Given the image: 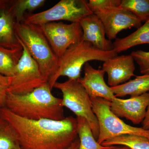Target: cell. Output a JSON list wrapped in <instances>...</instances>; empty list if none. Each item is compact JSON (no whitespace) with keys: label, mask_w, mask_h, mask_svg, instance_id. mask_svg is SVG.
<instances>
[{"label":"cell","mask_w":149,"mask_h":149,"mask_svg":"<svg viewBox=\"0 0 149 149\" xmlns=\"http://www.w3.org/2000/svg\"><path fill=\"white\" fill-rule=\"evenodd\" d=\"M84 75L78 80L87 91L90 97L101 98L111 102L115 97L111 88L104 79V71L96 69L87 63L84 66Z\"/></svg>","instance_id":"obj_13"},{"label":"cell","mask_w":149,"mask_h":149,"mask_svg":"<svg viewBox=\"0 0 149 149\" xmlns=\"http://www.w3.org/2000/svg\"><path fill=\"white\" fill-rule=\"evenodd\" d=\"M76 119L77 136L80 141L78 149H104L107 148L98 143L91 126L85 118L77 117Z\"/></svg>","instance_id":"obj_19"},{"label":"cell","mask_w":149,"mask_h":149,"mask_svg":"<svg viewBox=\"0 0 149 149\" xmlns=\"http://www.w3.org/2000/svg\"><path fill=\"white\" fill-rule=\"evenodd\" d=\"M18 41L23 48L22 54L12 76L8 77L9 85L8 92L24 95L31 93L48 82L27 48Z\"/></svg>","instance_id":"obj_7"},{"label":"cell","mask_w":149,"mask_h":149,"mask_svg":"<svg viewBox=\"0 0 149 149\" xmlns=\"http://www.w3.org/2000/svg\"><path fill=\"white\" fill-rule=\"evenodd\" d=\"M0 116L11 125L21 149H68L78 139L76 118L31 120L0 108Z\"/></svg>","instance_id":"obj_1"},{"label":"cell","mask_w":149,"mask_h":149,"mask_svg":"<svg viewBox=\"0 0 149 149\" xmlns=\"http://www.w3.org/2000/svg\"><path fill=\"white\" fill-rule=\"evenodd\" d=\"M104 149H131L128 147L124 146H112L108 147L107 148Z\"/></svg>","instance_id":"obj_29"},{"label":"cell","mask_w":149,"mask_h":149,"mask_svg":"<svg viewBox=\"0 0 149 149\" xmlns=\"http://www.w3.org/2000/svg\"><path fill=\"white\" fill-rule=\"evenodd\" d=\"M45 0H11L10 9L17 23L24 22L27 12L29 13L42 7Z\"/></svg>","instance_id":"obj_21"},{"label":"cell","mask_w":149,"mask_h":149,"mask_svg":"<svg viewBox=\"0 0 149 149\" xmlns=\"http://www.w3.org/2000/svg\"><path fill=\"white\" fill-rule=\"evenodd\" d=\"M138 65L142 74H149V51H133L130 54Z\"/></svg>","instance_id":"obj_25"},{"label":"cell","mask_w":149,"mask_h":149,"mask_svg":"<svg viewBox=\"0 0 149 149\" xmlns=\"http://www.w3.org/2000/svg\"><path fill=\"white\" fill-rule=\"evenodd\" d=\"M88 5L92 12L96 14L107 10L120 6V0H90Z\"/></svg>","instance_id":"obj_24"},{"label":"cell","mask_w":149,"mask_h":149,"mask_svg":"<svg viewBox=\"0 0 149 149\" xmlns=\"http://www.w3.org/2000/svg\"><path fill=\"white\" fill-rule=\"evenodd\" d=\"M101 145L104 147L120 146L131 149H149V139L137 135H124L107 140Z\"/></svg>","instance_id":"obj_20"},{"label":"cell","mask_w":149,"mask_h":149,"mask_svg":"<svg viewBox=\"0 0 149 149\" xmlns=\"http://www.w3.org/2000/svg\"><path fill=\"white\" fill-rule=\"evenodd\" d=\"M147 44H149V19L132 34L123 38H116L113 43V50L117 54Z\"/></svg>","instance_id":"obj_16"},{"label":"cell","mask_w":149,"mask_h":149,"mask_svg":"<svg viewBox=\"0 0 149 149\" xmlns=\"http://www.w3.org/2000/svg\"><path fill=\"white\" fill-rule=\"evenodd\" d=\"M119 7L130 12L142 22L149 19V0H122Z\"/></svg>","instance_id":"obj_22"},{"label":"cell","mask_w":149,"mask_h":149,"mask_svg":"<svg viewBox=\"0 0 149 149\" xmlns=\"http://www.w3.org/2000/svg\"><path fill=\"white\" fill-rule=\"evenodd\" d=\"M111 89L115 97L118 98L127 95L139 96L149 93V74L136 76L135 79L111 87Z\"/></svg>","instance_id":"obj_17"},{"label":"cell","mask_w":149,"mask_h":149,"mask_svg":"<svg viewBox=\"0 0 149 149\" xmlns=\"http://www.w3.org/2000/svg\"><path fill=\"white\" fill-rule=\"evenodd\" d=\"M1 106H0V108H1Z\"/></svg>","instance_id":"obj_30"},{"label":"cell","mask_w":149,"mask_h":149,"mask_svg":"<svg viewBox=\"0 0 149 149\" xmlns=\"http://www.w3.org/2000/svg\"><path fill=\"white\" fill-rule=\"evenodd\" d=\"M39 26L58 58L70 46L83 40V31L78 22L68 24L55 22Z\"/></svg>","instance_id":"obj_9"},{"label":"cell","mask_w":149,"mask_h":149,"mask_svg":"<svg viewBox=\"0 0 149 149\" xmlns=\"http://www.w3.org/2000/svg\"><path fill=\"white\" fill-rule=\"evenodd\" d=\"M79 145H80V141H79V139H77L68 149H78ZM14 149H21L19 146L18 143L17 144Z\"/></svg>","instance_id":"obj_28"},{"label":"cell","mask_w":149,"mask_h":149,"mask_svg":"<svg viewBox=\"0 0 149 149\" xmlns=\"http://www.w3.org/2000/svg\"><path fill=\"white\" fill-rule=\"evenodd\" d=\"M117 55L114 50L101 51L82 40L70 46L59 58L57 70L48 83L52 90L55 83L61 76L68 77L69 80H78L81 77L82 68L88 62L98 61L104 62Z\"/></svg>","instance_id":"obj_3"},{"label":"cell","mask_w":149,"mask_h":149,"mask_svg":"<svg viewBox=\"0 0 149 149\" xmlns=\"http://www.w3.org/2000/svg\"><path fill=\"white\" fill-rule=\"evenodd\" d=\"M17 144V137L13 128L0 116V149H14Z\"/></svg>","instance_id":"obj_23"},{"label":"cell","mask_w":149,"mask_h":149,"mask_svg":"<svg viewBox=\"0 0 149 149\" xmlns=\"http://www.w3.org/2000/svg\"><path fill=\"white\" fill-rule=\"evenodd\" d=\"M23 48L9 49L0 46V74L10 77L22 54Z\"/></svg>","instance_id":"obj_18"},{"label":"cell","mask_w":149,"mask_h":149,"mask_svg":"<svg viewBox=\"0 0 149 149\" xmlns=\"http://www.w3.org/2000/svg\"><path fill=\"white\" fill-rule=\"evenodd\" d=\"M52 90L47 83L25 95L8 92L3 107L29 120H63L65 117L62 99L54 96Z\"/></svg>","instance_id":"obj_2"},{"label":"cell","mask_w":149,"mask_h":149,"mask_svg":"<svg viewBox=\"0 0 149 149\" xmlns=\"http://www.w3.org/2000/svg\"><path fill=\"white\" fill-rule=\"evenodd\" d=\"M83 31V40L101 51L113 50L111 41L106 38L103 24L97 15L93 13L82 19L79 22Z\"/></svg>","instance_id":"obj_14"},{"label":"cell","mask_w":149,"mask_h":149,"mask_svg":"<svg viewBox=\"0 0 149 149\" xmlns=\"http://www.w3.org/2000/svg\"><path fill=\"white\" fill-rule=\"evenodd\" d=\"M149 105V93L123 99L116 97L110 102L111 111L119 118H124L134 124L143 122Z\"/></svg>","instance_id":"obj_11"},{"label":"cell","mask_w":149,"mask_h":149,"mask_svg":"<svg viewBox=\"0 0 149 149\" xmlns=\"http://www.w3.org/2000/svg\"><path fill=\"white\" fill-rule=\"evenodd\" d=\"M11 0H0V46L9 49L22 47L15 32L16 21L10 9Z\"/></svg>","instance_id":"obj_15"},{"label":"cell","mask_w":149,"mask_h":149,"mask_svg":"<svg viewBox=\"0 0 149 149\" xmlns=\"http://www.w3.org/2000/svg\"><path fill=\"white\" fill-rule=\"evenodd\" d=\"M54 88L62 93V105L70 110L77 117H83L88 121L93 135L97 140L99 125L97 118L92 108L90 96L78 80H69L62 83L57 82Z\"/></svg>","instance_id":"obj_6"},{"label":"cell","mask_w":149,"mask_h":149,"mask_svg":"<svg viewBox=\"0 0 149 149\" xmlns=\"http://www.w3.org/2000/svg\"><path fill=\"white\" fill-rule=\"evenodd\" d=\"M100 19L105 29L108 39L111 41L122 30L138 28L142 22L132 13L120 8H114L95 14Z\"/></svg>","instance_id":"obj_10"},{"label":"cell","mask_w":149,"mask_h":149,"mask_svg":"<svg viewBox=\"0 0 149 149\" xmlns=\"http://www.w3.org/2000/svg\"><path fill=\"white\" fill-rule=\"evenodd\" d=\"M142 123V128L145 130H149V105L147 108L146 116Z\"/></svg>","instance_id":"obj_27"},{"label":"cell","mask_w":149,"mask_h":149,"mask_svg":"<svg viewBox=\"0 0 149 149\" xmlns=\"http://www.w3.org/2000/svg\"><path fill=\"white\" fill-rule=\"evenodd\" d=\"M102 69L107 74L109 86L114 87L134 76L135 61L130 54L117 55L104 62Z\"/></svg>","instance_id":"obj_12"},{"label":"cell","mask_w":149,"mask_h":149,"mask_svg":"<svg viewBox=\"0 0 149 149\" xmlns=\"http://www.w3.org/2000/svg\"><path fill=\"white\" fill-rule=\"evenodd\" d=\"M85 0H61L50 8L37 13H27L24 23L40 25L65 20L78 22L93 14Z\"/></svg>","instance_id":"obj_8"},{"label":"cell","mask_w":149,"mask_h":149,"mask_svg":"<svg viewBox=\"0 0 149 149\" xmlns=\"http://www.w3.org/2000/svg\"><path fill=\"white\" fill-rule=\"evenodd\" d=\"M9 85L8 77L0 74V106L3 107Z\"/></svg>","instance_id":"obj_26"},{"label":"cell","mask_w":149,"mask_h":149,"mask_svg":"<svg viewBox=\"0 0 149 149\" xmlns=\"http://www.w3.org/2000/svg\"><path fill=\"white\" fill-rule=\"evenodd\" d=\"M15 32L18 40L27 48L49 82L57 70L59 58L40 26L24 22L16 23Z\"/></svg>","instance_id":"obj_4"},{"label":"cell","mask_w":149,"mask_h":149,"mask_svg":"<svg viewBox=\"0 0 149 149\" xmlns=\"http://www.w3.org/2000/svg\"><path fill=\"white\" fill-rule=\"evenodd\" d=\"M91 99L93 111L98 121L99 134L97 142L99 144L124 135H137L149 139V130L125 123L111 111L110 102L101 98Z\"/></svg>","instance_id":"obj_5"}]
</instances>
